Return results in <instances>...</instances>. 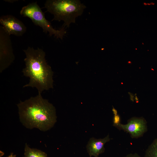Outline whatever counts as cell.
Returning a JSON list of instances; mask_svg holds the SVG:
<instances>
[{
    "label": "cell",
    "instance_id": "ba28073f",
    "mask_svg": "<svg viewBox=\"0 0 157 157\" xmlns=\"http://www.w3.org/2000/svg\"><path fill=\"white\" fill-rule=\"evenodd\" d=\"M110 140L109 135L102 139L91 138L86 146L87 152L90 157L92 156L98 157L100 154L103 153L105 151L104 144Z\"/></svg>",
    "mask_w": 157,
    "mask_h": 157
},
{
    "label": "cell",
    "instance_id": "8992f818",
    "mask_svg": "<svg viewBox=\"0 0 157 157\" xmlns=\"http://www.w3.org/2000/svg\"><path fill=\"white\" fill-rule=\"evenodd\" d=\"M0 23L5 31L10 35L20 36L26 31V28L20 20L10 15H3L0 18Z\"/></svg>",
    "mask_w": 157,
    "mask_h": 157
},
{
    "label": "cell",
    "instance_id": "7c38bea8",
    "mask_svg": "<svg viewBox=\"0 0 157 157\" xmlns=\"http://www.w3.org/2000/svg\"><path fill=\"white\" fill-rule=\"evenodd\" d=\"M123 157H141L136 153L130 154Z\"/></svg>",
    "mask_w": 157,
    "mask_h": 157
},
{
    "label": "cell",
    "instance_id": "2e32d148",
    "mask_svg": "<svg viewBox=\"0 0 157 157\" xmlns=\"http://www.w3.org/2000/svg\"><path fill=\"white\" fill-rule=\"evenodd\" d=\"M135 99L136 101H138V97H137L136 96H135Z\"/></svg>",
    "mask_w": 157,
    "mask_h": 157
},
{
    "label": "cell",
    "instance_id": "9c48e42d",
    "mask_svg": "<svg viewBox=\"0 0 157 157\" xmlns=\"http://www.w3.org/2000/svg\"><path fill=\"white\" fill-rule=\"evenodd\" d=\"M23 157H48L47 154L37 149L31 148L26 144H25Z\"/></svg>",
    "mask_w": 157,
    "mask_h": 157
},
{
    "label": "cell",
    "instance_id": "4fadbf2b",
    "mask_svg": "<svg viewBox=\"0 0 157 157\" xmlns=\"http://www.w3.org/2000/svg\"><path fill=\"white\" fill-rule=\"evenodd\" d=\"M112 111L114 115H117V110H116L115 108H113L112 109Z\"/></svg>",
    "mask_w": 157,
    "mask_h": 157
},
{
    "label": "cell",
    "instance_id": "7a4b0ae2",
    "mask_svg": "<svg viewBox=\"0 0 157 157\" xmlns=\"http://www.w3.org/2000/svg\"><path fill=\"white\" fill-rule=\"evenodd\" d=\"M26 55L25 67L22 70L24 76L29 78L23 88H35L38 94L53 88V72L45 59V52L41 49L28 47L23 50Z\"/></svg>",
    "mask_w": 157,
    "mask_h": 157
},
{
    "label": "cell",
    "instance_id": "52a82bcc",
    "mask_svg": "<svg viewBox=\"0 0 157 157\" xmlns=\"http://www.w3.org/2000/svg\"><path fill=\"white\" fill-rule=\"evenodd\" d=\"M129 133L133 138H137L142 136L147 131L146 120L142 118H131L125 124L119 123L115 126Z\"/></svg>",
    "mask_w": 157,
    "mask_h": 157
},
{
    "label": "cell",
    "instance_id": "277c9868",
    "mask_svg": "<svg viewBox=\"0 0 157 157\" xmlns=\"http://www.w3.org/2000/svg\"><path fill=\"white\" fill-rule=\"evenodd\" d=\"M20 14L30 18L35 25L41 27L43 32L48 33L50 36L53 35L57 38L62 39L66 33L64 27L58 30L53 28L50 22L46 19L44 13L37 2L29 3L23 7Z\"/></svg>",
    "mask_w": 157,
    "mask_h": 157
},
{
    "label": "cell",
    "instance_id": "9a60e30c",
    "mask_svg": "<svg viewBox=\"0 0 157 157\" xmlns=\"http://www.w3.org/2000/svg\"><path fill=\"white\" fill-rule=\"evenodd\" d=\"M16 155L14 154L13 153H12L7 157H16Z\"/></svg>",
    "mask_w": 157,
    "mask_h": 157
},
{
    "label": "cell",
    "instance_id": "6da1fadb",
    "mask_svg": "<svg viewBox=\"0 0 157 157\" xmlns=\"http://www.w3.org/2000/svg\"><path fill=\"white\" fill-rule=\"evenodd\" d=\"M19 117L22 125L27 129L37 128L47 131L57 122L55 107L38 94L17 104Z\"/></svg>",
    "mask_w": 157,
    "mask_h": 157
},
{
    "label": "cell",
    "instance_id": "30bf717a",
    "mask_svg": "<svg viewBox=\"0 0 157 157\" xmlns=\"http://www.w3.org/2000/svg\"><path fill=\"white\" fill-rule=\"evenodd\" d=\"M144 157H157V138L154 140L147 149Z\"/></svg>",
    "mask_w": 157,
    "mask_h": 157
},
{
    "label": "cell",
    "instance_id": "8fae6325",
    "mask_svg": "<svg viewBox=\"0 0 157 157\" xmlns=\"http://www.w3.org/2000/svg\"><path fill=\"white\" fill-rule=\"evenodd\" d=\"M120 117L117 114L114 115L113 119V125L115 126L120 123Z\"/></svg>",
    "mask_w": 157,
    "mask_h": 157
},
{
    "label": "cell",
    "instance_id": "5bb4252c",
    "mask_svg": "<svg viewBox=\"0 0 157 157\" xmlns=\"http://www.w3.org/2000/svg\"><path fill=\"white\" fill-rule=\"evenodd\" d=\"M129 95L130 97V99L133 101L134 99V96L131 93H129Z\"/></svg>",
    "mask_w": 157,
    "mask_h": 157
},
{
    "label": "cell",
    "instance_id": "5b68a950",
    "mask_svg": "<svg viewBox=\"0 0 157 157\" xmlns=\"http://www.w3.org/2000/svg\"><path fill=\"white\" fill-rule=\"evenodd\" d=\"M15 59L11 41L9 35L0 26V72L13 63Z\"/></svg>",
    "mask_w": 157,
    "mask_h": 157
},
{
    "label": "cell",
    "instance_id": "3957f363",
    "mask_svg": "<svg viewBox=\"0 0 157 157\" xmlns=\"http://www.w3.org/2000/svg\"><path fill=\"white\" fill-rule=\"evenodd\" d=\"M44 8L53 15L52 21H63L64 28L75 23L76 18L82 15L86 7L78 0H47Z\"/></svg>",
    "mask_w": 157,
    "mask_h": 157
}]
</instances>
